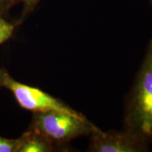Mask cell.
Wrapping results in <instances>:
<instances>
[{"label":"cell","mask_w":152,"mask_h":152,"mask_svg":"<svg viewBox=\"0 0 152 152\" xmlns=\"http://www.w3.org/2000/svg\"><path fill=\"white\" fill-rule=\"evenodd\" d=\"M14 30V25L7 22L0 14V44L8 40L12 35Z\"/></svg>","instance_id":"52a82bcc"},{"label":"cell","mask_w":152,"mask_h":152,"mask_svg":"<svg viewBox=\"0 0 152 152\" xmlns=\"http://www.w3.org/2000/svg\"><path fill=\"white\" fill-rule=\"evenodd\" d=\"M98 127L83 116L63 112H33L28 129L37 131L55 147L64 145L81 136L91 135Z\"/></svg>","instance_id":"7a4b0ae2"},{"label":"cell","mask_w":152,"mask_h":152,"mask_svg":"<svg viewBox=\"0 0 152 152\" xmlns=\"http://www.w3.org/2000/svg\"><path fill=\"white\" fill-rule=\"evenodd\" d=\"M90 136L89 151L140 152L148 149V142L145 140L126 130L103 132L98 128Z\"/></svg>","instance_id":"277c9868"},{"label":"cell","mask_w":152,"mask_h":152,"mask_svg":"<svg viewBox=\"0 0 152 152\" xmlns=\"http://www.w3.org/2000/svg\"><path fill=\"white\" fill-rule=\"evenodd\" d=\"M0 86L8 89L14 95L19 105L33 112L58 111L76 116L83 114L40 89L19 83L4 68H0Z\"/></svg>","instance_id":"3957f363"},{"label":"cell","mask_w":152,"mask_h":152,"mask_svg":"<svg viewBox=\"0 0 152 152\" xmlns=\"http://www.w3.org/2000/svg\"><path fill=\"white\" fill-rule=\"evenodd\" d=\"M124 130L152 142V40L127 102Z\"/></svg>","instance_id":"6da1fadb"},{"label":"cell","mask_w":152,"mask_h":152,"mask_svg":"<svg viewBox=\"0 0 152 152\" xmlns=\"http://www.w3.org/2000/svg\"><path fill=\"white\" fill-rule=\"evenodd\" d=\"M16 2L18 0H0V14L2 15L7 12Z\"/></svg>","instance_id":"9c48e42d"},{"label":"cell","mask_w":152,"mask_h":152,"mask_svg":"<svg viewBox=\"0 0 152 152\" xmlns=\"http://www.w3.org/2000/svg\"><path fill=\"white\" fill-rule=\"evenodd\" d=\"M19 139L18 152H50L56 148L43 134L31 129H28Z\"/></svg>","instance_id":"5b68a950"},{"label":"cell","mask_w":152,"mask_h":152,"mask_svg":"<svg viewBox=\"0 0 152 152\" xmlns=\"http://www.w3.org/2000/svg\"><path fill=\"white\" fill-rule=\"evenodd\" d=\"M18 1H21L23 4V11L21 18L20 19V21L21 23L23 19L35 9L39 0H18Z\"/></svg>","instance_id":"ba28073f"},{"label":"cell","mask_w":152,"mask_h":152,"mask_svg":"<svg viewBox=\"0 0 152 152\" xmlns=\"http://www.w3.org/2000/svg\"><path fill=\"white\" fill-rule=\"evenodd\" d=\"M20 139H7L0 136V152H18Z\"/></svg>","instance_id":"8992f818"}]
</instances>
